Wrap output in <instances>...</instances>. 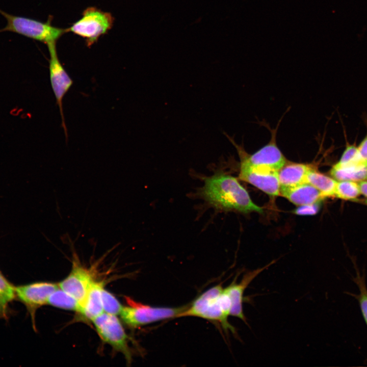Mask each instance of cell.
Returning a JSON list of instances; mask_svg holds the SVG:
<instances>
[{
	"mask_svg": "<svg viewBox=\"0 0 367 367\" xmlns=\"http://www.w3.org/2000/svg\"><path fill=\"white\" fill-rule=\"evenodd\" d=\"M231 302L221 285H215L205 291L181 312L178 318L196 317L221 324L226 331L235 333L234 328L228 321Z\"/></svg>",
	"mask_w": 367,
	"mask_h": 367,
	"instance_id": "cell-2",
	"label": "cell"
},
{
	"mask_svg": "<svg viewBox=\"0 0 367 367\" xmlns=\"http://www.w3.org/2000/svg\"><path fill=\"white\" fill-rule=\"evenodd\" d=\"M103 287L102 282L93 281L92 282L80 314L85 319L92 321L104 312L101 300Z\"/></svg>",
	"mask_w": 367,
	"mask_h": 367,
	"instance_id": "cell-15",
	"label": "cell"
},
{
	"mask_svg": "<svg viewBox=\"0 0 367 367\" xmlns=\"http://www.w3.org/2000/svg\"><path fill=\"white\" fill-rule=\"evenodd\" d=\"M330 174L337 181H367V163L361 162L343 166L335 164L330 170Z\"/></svg>",
	"mask_w": 367,
	"mask_h": 367,
	"instance_id": "cell-16",
	"label": "cell"
},
{
	"mask_svg": "<svg viewBox=\"0 0 367 367\" xmlns=\"http://www.w3.org/2000/svg\"><path fill=\"white\" fill-rule=\"evenodd\" d=\"M275 135L267 145L251 155H243L238 149L241 163L253 168L278 172L286 161L276 144Z\"/></svg>",
	"mask_w": 367,
	"mask_h": 367,
	"instance_id": "cell-9",
	"label": "cell"
},
{
	"mask_svg": "<svg viewBox=\"0 0 367 367\" xmlns=\"http://www.w3.org/2000/svg\"><path fill=\"white\" fill-rule=\"evenodd\" d=\"M361 194L367 199V181H360L359 183Z\"/></svg>",
	"mask_w": 367,
	"mask_h": 367,
	"instance_id": "cell-26",
	"label": "cell"
},
{
	"mask_svg": "<svg viewBox=\"0 0 367 367\" xmlns=\"http://www.w3.org/2000/svg\"><path fill=\"white\" fill-rule=\"evenodd\" d=\"M365 204H367V199H366V200L365 201Z\"/></svg>",
	"mask_w": 367,
	"mask_h": 367,
	"instance_id": "cell-27",
	"label": "cell"
},
{
	"mask_svg": "<svg viewBox=\"0 0 367 367\" xmlns=\"http://www.w3.org/2000/svg\"><path fill=\"white\" fill-rule=\"evenodd\" d=\"M361 195L359 184L351 180L337 181L334 197L345 200L357 199Z\"/></svg>",
	"mask_w": 367,
	"mask_h": 367,
	"instance_id": "cell-20",
	"label": "cell"
},
{
	"mask_svg": "<svg viewBox=\"0 0 367 367\" xmlns=\"http://www.w3.org/2000/svg\"><path fill=\"white\" fill-rule=\"evenodd\" d=\"M93 281L90 272L81 265L76 258L73 260L72 268L69 274L58 284L61 289L78 302L82 311L88 293Z\"/></svg>",
	"mask_w": 367,
	"mask_h": 367,
	"instance_id": "cell-10",
	"label": "cell"
},
{
	"mask_svg": "<svg viewBox=\"0 0 367 367\" xmlns=\"http://www.w3.org/2000/svg\"><path fill=\"white\" fill-rule=\"evenodd\" d=\"M92 322L102 340L115 350L122 353L127 363H130L132 353L128 344V336L116 316L103 312Z\"/></svg>",
	"mask_w": 367,
	"mask_h": 367,
	"instance_id": "cell-6",
	"label": "cell"
},
{
	"mask_svg": "<svg viewBox=\"0 0 367 367\" xmlns=\"http://www.w3.org/2000/svg\"><path fill=\"white\" fill-rule=\"evenodd\" d=\"M279 193L298 206L312 204L325 198L318 189L307 182L292 187H280Z\"/></svg>",
	"mask_w": 367,
	"mask_h": 367,
	"instance_id": "cell-13",
	"label": "cell"
},
{
	"mask_svg": "<svg viewBox=\"0 0 367 367\" xmlns=\"http://www.w3.org/2000/svg\"><path fill=\"white\" fill-rule=\"evenodd\" d=\"M199 194L208 204L219 210L244 213H263L235 177L220 171L206 177Z\"/></svg>",
	"mask_w": 367,
	"mask_h": 367,
	"instance_id": "cell-1",
	"label": "cell"
},
{
	"mask_svg": "<svg viewBox=\"0 0 367 367\" xmlns=\"http://www.w3.org/2000/svg\"><path fill=\"white\" fill-rule=\"evenodd\" d=\"M47 304L66 310L75 311L80 314L82 311V307L78 302L60 287L50 295Z\"/></svg>",
	"mask_w": 367,
	"mask_h": 367,
	"instance_id": "cell-19",
	"label": "cell"
},
{
	"mask_svg": "<svg viewBox=\"0 0 367 367\" xmlns=\"http://www.w3.org/2000/svg\"><path fill=\"white\" fill-rule=\"evenodd\" d=\"M0 13L7 21L6 26L1 29L0 32H12L46 45L50 42H57L65 33L68 32V28L63 29L52 25L50 20L44 22L30 18L11 15L1 9Z\"/></svg>",
	"mask_w": 367,
	"mask_h": 367,
	"instance_id": "cell-3",
	"label": "cell"
},
{
	"mask_svg": "<svg viewBox=\"0 0 367 367\" xmlns=\"http://www.w3.org/2000/svg\"><path fill=\"white\" fill-rule=\"evenodd\" d=\"M354 280L359 290V294L354 295V297L358 301L363 318L367 325V287L364 278L360 274L357 273V276L354 278Z\"/></svg>",
	"mask_w": 367,
	"mask_h": 367,
	"instance_id": "cell-22",
	"label": "cell"
},
{
	"mask_svg": "<svg viewBox=\"0 0 367 367\" xmlns=\"http://www.w3.org/2000/svg\"><path fill=\"white\" fill-rule=\"evenodd\" d=\"M310 165L300 164H286L278 172L280 187H292L306 182V176Z\"/></svg>",
	"mask_w": 367,
	"mask_h": 367,
	"instance_id": "cell-14",
	"label": "cell"
},
{
	"mask_svg": "<svg viewBox=\"0 0 367 367\" xmlns=\"http://www.w3.org/2000/svg\"><path fill=\"white\" fill-rule=\"evenodd\" d=\"M321 201H318L312 204L299 205L294 211V213L298 215H314L320 210Z\"/></svg>",
	"mask_w": 367,
	"mask_h": 367,
	"instance_id": "cell-24",
	"label": "cell"
},
{
	"mask_svg": "<svg viewBox=\"0 0 367 367\" xmlns=\"http://www.w3.org/2000/svg\"><path fill=\"white\" fill-rule=\"evenodd\" d=\"M128 306H123L120 314L127 325L138 327L159 321L177 318L188 306L153 307L138 303L130 298H126Z\"/></svg>",
	"mask_w": 367,
	"mask_h": 367,
	"instance_id": "cell-5",
	"label": "cell"
},
{
	"mask_svg": "<svg viewBox=\"0 0 367 367\" xmlns=\"http://www.w3.org/2000/svg\"><path fill=\"white\" fill-rule=\"evenodd\" d=\"M361 162L364 161L359 154L357 146L355 144H350L347 142L346 148L339 161L335 164L343 166Z\"/></svg>",
	"mask_w": 367,
	"mask_h": 367,
	"instance_id": "cell-23",
	"label": "cell"
},
{
	"mask_svg": "<svg viewBox=\"0 0 367 367\" xmlns=\"http://www.w3.org/2000/svg\"><path fill=\"white\" fill-rule=\"evenodd\" d=\"M269 266L268 265L263 268L246 272L239 282H237L235 279L230 284L224 289L231 302L230 316L241 319L247 325L248 324L243 308L244 292L250 283Z\"/></svg>",
	"mask_w": 367,
	"mask_h": 367,
	"instance_id": "cell-12",
	"label": "cell"
},
{
	"mask_svg": "<svg viewBox=\"0 0 367 367\" xmlns=\"http://www.w3.org/2000/svg\"><path fill=\"white\" fill-rule=\"evenodd\" d=\"M239 177L271 196L280 194L278 172L253 168L241 163Z\"/></svg>",
	"mask_w": 367,
	"mask_h": 367,
	"instance_id": "cell-11",
	"label": "cell"
},
{
	"mask_svg": "<svg viewBox=\"0 0 367 367\" xmlns=\"http://www.w3.org/2000/svg\"><path fill=\"white\" fill-rule=\"evenodd\" d=\"M56 42L47 44L49 54V71L51 86L55 96L62 118V126L67 136L63 112V99L73 84V81L61 63L58 56Z\"/></svg>",
	"mask_w": 367,
	"mask_h": 367,
	"instance_id": "cell-7",
	"label": "cell"
},
{
	"mask_svg": "<svg viewBox=\"0 0 367 367\" xmlns=\"http://www.w3.org/2000/svg\"><path fill=\"white\" fill-rule=\"evenodd\" d=\"M306 182L318 189L324 198L334 196L337 181L312 167L308 171Z\"/></svg>",
	"mask_w": 367,
	"mask_h": 367,
	"instance_id": "cell-17",
	"label": "cell"
},
{
	"mask_svg": "<svg viewBox=\"0 0 367 367\" xmlns=\"http://www.w3.org/2000/svg\"><path fill=\"white\" fill-rule=\"evenodd\" d=\"M357 149L361 159L367 163V135L357 146Z\"/></svg>",
	"mask_w": 367,
	"mask_h": 367,
	"instance_id": "cell-25",
	"label": "cell"
},
{
	"mask_svg": "<svg viewBox=\"0 0 367 367\" xmlns=\"http://www.w3.org/2000/svg\"><path fill=\"white\" fill-rule=\"evenodd\" d=\"M114 17L109 12L95 7H89L82 13L80 19L74 22L68 32L83 38L86 44L90 47L112 28Z\"/></svg>",
	"mask_w": 367,
	"mask_h": 367,
	"instance_id": "cell-4",
	"label": "cell"
},
{
	"mask_svg": "<svg viewBox=\"0 0 367 367\" xmlns=\"http://www.w3.org/2000/svg\"><path fill=\"white\" fill-rule=\"evenodd\" d=\"M101 300L104 312L115 316L120 314L123 306L113 294L103 287L101 290Z\"/></svg>",
	"mask_w": 367,
	"mask_h": 367,
	"instance_id": "cell-21",
	"label": "cell"
},
{
	"mask_svg": "<svg viewBox=\"0 0 367 367\" xmlns=\"http://www.w3.org/2000/svg\"><path fill=\"white\" fill-rule=\"evenodd\" d=\"M59 287L58 284L40 281L15 286L16 298L22 303L29 312L35 327L36 310L47 304L50 295Z\"/></svg>",
	"mask_w": 367,
	"mask_h": 367,
	"instance_id": "cell-8",
	"label": "cell"
},
{
	"mask_svg": "<svg viewBox=\"0 0 367 367\" xmlns=\"http://www.w3.org/2000/svg\"><path fill=\"white\" fill-rule=\"evenodd\" d=\"M15 298V286L0 271V319H8L11 311L9 304Z\"/></svg>",
	"mask_w": 367,
	"mask_h": 367,
	"instance_id": "cell-18",
	"label": "cell"
}]
</instances>
